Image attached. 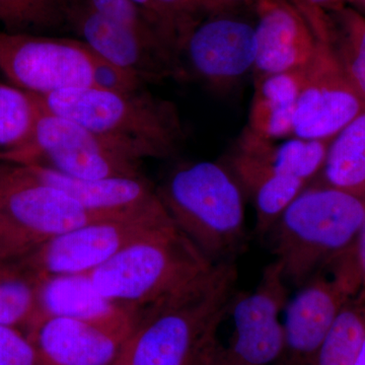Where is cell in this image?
<instances>
[{"label": "cell", "instance_id": "cell-16", "mask_svg": "<svg viewBox=\"0 0 365 365\" xmlns=\"http://www.w3.org/2000/svg\"><path fill=\"white\" fill-rule=\"evenodd\" d=\"M134 328L37 316L26 334L41 365H113Z\"/></svg>", "mask_w": 365, "mask_h": 365}, {"label": "cell", "instance_id": "cell-11", "mask_svg": "<svg viewBox=\"0 0 365 365\" xmlns=\"http://www.w3.org/2000/svg\"><path fill=\"white\" fill-rule=\"evenodd\" d=\"M169 223V215L86 223L46 242L18 265L38 277L90 274L132 242Z\"/></svg>", "mask_w": 365, "mask_h": 365}, {"label": "cell", "instance_id": "cell-15", "mask_svg": "<svg viewBox=\"0 0 365 365\" xmlns=\"http://www.w3.org/2000/svg\"><path fill=\"white\" fill-rule=\"evenodd\" d=\"M24 176L66 192L88 212L107 220L167 215L157 189L139 177L78 179L38 165H16Z\"/></svg>", "mask_w": 365, "mask_h": 365}, {"label": "cell", "instance_id": "cell-10", "mask_svg": "<svg viewBox=\"0 0 365 365\" xmlns=\"http://www.w3.org/2000/svg\"><path fill=\"white\" fill-rule=\"evenodd\" d=\"M287 302V282L274 260L253 292L235 294L230 312L234 334L227 347L220 346L212 365H276L284 346L279 317Z\"/></svg>", "mask_w": 365, "mask_h": 365}, {"label": "cell", "instance_id": "cell-33", "mask_svg": "<svg viewBox=\"0 0 365 365\" xmlns=\"http://www.w3.org/2000/svg\"><path fill=\"white\" fill-rule=\"evenodd\" d=\"M350 267L356 276L360 295L365 297V215L352 246L345 251Z\"/></svg>", "mask_w": 365, "mask_h": 365}, {"label": "cell", "instance_id": "cell-21", "mask_svg": "<svg viewBox=\"0 0 365 365\" xmlns=\"http://www.w3.org/2000/svg\"><path fill=\"white\" fill-rule=\"evenodd\" d=\"M331 140L290 137L283 143L261 138L242 129L235 143L273 165L285 176L312 184L323 169Z\"/></svg>", "mask_w": 365, "mask_h": 365}, {"label": "cell", "instance_id": "cell-19", "mask_svg": "<svg viewBox=\"0 0 365 365\" xmlns=\"http://www.w3.org/2000/svg\"><path fill=\"white\" fill-rule=\"evenodd\" d=\"M223 163L253 201L255 230L259 237L267 235L283 211L309 186L302 180L281 174L273 165L235 143Z\"/></svg>", "mask_w": 365, "mask_h": 365}, {"label": "cell", "instance_id": "cell-24", "mask_svg": "<svg viewBox=\"0 0 365 365\" xmlns=\"http://www.w3.org/2000/svg\"><path fill=\"white\" fill-rule=\"evenodd\" d=\"M329 16L331 48L365 104V16L348 6Z\"/></svg>", "mask_w": 365, "mask_h": 365}, {"label": "cell", "instance_id": "cell-14", "mask_svg": "<svg viewBox=\"0 0 365 365\" xmlns=\"http://www.w3.org/2000/svg\"><path fill=\"white\" fill-rule=\"evenodd\" d=\"M69 30L100 56L135 73L143 83L182 81L179 64L129 29L98 13L86 0H68Z\"/></svg>", "mask_w": 365, "mask_h": 365}, {"label": "cell", "instance_id": "cell-12", "mask_svg": "<svg viewBox=\"0 0 365 365\" xmlns=\"http://www.w3.org/2000/svg\"><path fill=\"white\" fill-rule=\"evenodd\" d=\"M365 109L329 44L319 42L304 69L294 121V136L332 140Z\"/></svg>", "mask_w": 365, "mask_h": 365}, {"label": "cell", "instance_id": "cell-13", "mask_svg": "<svg viewBox=\"0 0 365 365\" xmlns=\"http://www.w3.org/2000/svg\"><path fill=\"white\" fill-rule=\"evenodd\" d=\"M319 271L300 285L285 307L284 346L276 365H309L346 302L357 297L342 274Z\"/></svg>", "mask_w": 365, "mask_h": 365}, {"label": "cell", "instance_id": "cell-5", "mask_svg": "<svg viewBox=\"0 0 365 365\" xmlns=\"http://www.w3.org/2000/svg\"><path fill=\"white\" fill-rule=\"evenodd\" d=\"M213 265L173 222L151 230L88 275L108 299L140 311Z\"/></svg>", "mask_w": 365, "mask_h": 365}, {"label": "cell", "instance_id": "cell-34", "mask_svg": "<svg viewBox=\"0 0 365 365\" xmlns=\"http://www.w3.org/2000/svg\"><path fill=\"white\" fill-rule=\"evenodd\" d=\"M314 6L327 14L335 13L346 6L347 0H311Z\"/></svg>", "mask_w": 365, "mask_h": 365}, {"label": "cell", "instance_id": "cell-7", "mask_svg": "<svg viewBox=\"0 0 365 365\" xmlns=\"http://www.w3.org/2000/svg\"><path fill=\"white\" fill-rule=\"evenodd\" d=\"M222 7L204 14L180 44L182 81L195 78L216 93H227L249 74L256 60V24Z\"/></svg>", "mask_w": 365, "mask_h": 365}, {"label": "cell", "instance_id": "cell-8", "mask_svg": "<svg viewBox=\"0 0 365 365\" xmlns=\"http://www.w3.org/2000/svg\"><path fill=\"white\" fill-rule=\"evenodd\" d=\"M140 163V158L114 141L73 120L41 109L33 143L16 165H42L88 180L139 177Z\"/></svg>", "mask_w": 365, "mask_h": 365}, {"label": "cell", "instance_id": "cell-35", "mask_svg": "<svg viewBox=\"0 0 365 365\" xmlns=\"http://www.w3.org/2000/svg\"><path fill=\"white\" fill-rule=\"evenodd\" d=\"M132 1H134L136 4H138V6H140L141 9H143V11L150 16L151 20L155 21V25L158 26V29H160V32L163 34V38L165 39V35H163L162 26H160V20H158L157 11H155V4H153V0H132ZM165 41H167V39H165Z\"/></svg>", "mask_w": 365, "mask_h": 365}, {"label": "cell", "instance_id": "cell-29", "mask_svg": "<svg viewBox=\"0 0 365 365\" xmlns=\"http://www.w3.org/2000/svg\"><path fill=\"white\" fill-rule=\"evenodd\" d=\"M98 13L136 34L146 43L177 57L168 45L158 26L150 16L132 0H86ZM180 67V66H179Z\"/></svg>", "mask_w": 365, "mask_h": 365}, {"label": "cell", "instance_id": "cell-9", "mask_svg": "<svg viewBox=\"0 0 365 365\" xmlns=\"http://www.w3.org/2000/svg\"><path fill=\"white\" fill-rule=\"evenodd\" d=\"M0 71L33 95L90 88L93 51L81 40L0 30Z\"/></svg>", "mask_w": 365, "mask_h": 365}, {"label": "cell", "instance_id": "cell-39", "mask_svg": "<svg viewBox=\"0 0 365 365\" xmlns=\"http://www.w3.org/2000/svg\"><path fill=\"white\" fill-rule=\"evenodd\" d=\"M347 2H350V4L359 6L360 9H364L365 11V0H347Z\"/></svg>", "mask_w": 365, "mask_h": 365}, {"label": "cell", "instance_id": "cell-37", "mask_svg": "<svg viewBox=\"0 0 365 365\" xmlns=\"http://www.w3.org/2000/svg\"><path fill=\"white\" fill-rule=\"evenodd\" d=\"M354 365H365V334L364 339H362L361 345H360L359 351L357 353Z\"/></svg>", "mask_w": 365, "mask_h": 365}, {"label": "cell", "instance_id": "cell-3", "mask_svg": "<svg viewBox=\"0 0 365 365\" xmlns=\"http://www.w3.org/2000/svg\"><path fill=\"white\" fill-rule=\"evenodd\" d=\"M364 215V197L309 185L266 235L287 282L300 287L347 251Z\"/></svg>", "mask_w": 365, "mask_h": 365}, {"label": "cell", "instance_id": "cell-4", "mask_svg": "<svg viewBox=\"0 0 365 365\" xmlns=\"http://www.w3.org/2000/svg\"><path fill=\"white\" fill-rule=\"evenodd\" d=\"M157 191L178 230L213 264L234 261L244 248L245 193L225 163L182 165Z\"/></svg>", "mask_w": 365, "mask_h": 365}, {"label": "cell", "instance_id": "cell-26", "mask_svg": "<svg viewBox=\"0 0 365 365\" xmlns=\"http://www.w3.org/2000/svg\"><path fill=\"white\" fill-rule=\"evenodd\" d=\"M365 334V297L346 302L309 365H354Z\"/></svg>", "mask_w": 365, "mask_h": 365}, {"label": "cell", "instance_id": "cell-2", "mask_svg": "<svg viewBox=\"0 0 365 365\" xmlns=\"http://www.w3.org/2000/svg\"><path fill=\"white\" fill-rule=\"evenodd\" d=\"M33 96L44 111L78 122L141 160L172 157L186 137L176 104L144 88L114 93L90 86Z\"/></svg>", "mask_w": 365, "mask_h": 365}, {"label": "cell", "instance_id": "cell-17", "mask_svg": "<svg viewBox=\"0 0 365 365\" xmlns=\"http://www.w3.org/2000/svg\"><path fill=\"white\" fill-rule=\"evenodd\" d=\"M253 78L300 71L313 58L319 41L287 0H257Z\"/></svg>", "mask_w": 365, "mask_h": 365}, {"label": "cell", "instance_id": "cell-31", "mask_svg": "<svg viewBox=\"0 0 365 365\" xmlns=\"http://www.w3.org/2000/svg\"><path fill=\"white\" fill-rule=\"evenodd\" d=\"M0 365H41L35 346L20 329L0 326Z\"/></svg>", "mask_w": 365, "mask_h": 365}, {"label": "cell", "instance_id": "cell-38", "mask_svg": "<svg viewBox=\"0 0 365 365\" xmlns=\"http://www.w3.org/2000/svg\"><path fill=\"white\" fill-rule=\"evenodd\" d=\"M16 266L18 265H13V264L2 263V262H0V277L6 275L7 273L11 272Z\"/></svg>", "mask_w": 365, "mask_h": 365}, {"label": "cell", "instance_id": "cell-36", "mask_svg": "<svg viewBox=\"0 0 365 365\" xmlns=\"http://www.w3.org/2000/svg\"><path fill=\"white\" fill-rule=\"evenodd\" d=\"M218 6L225 7H253L257 0H212Z\"/></svg>", "mask_w": 365, "mask_h": 365}, {"label": "cell", "instance_id": "cell-32", "mask_svg": "<svg viewBox=\"0 0 365 365\" xmlns=\"http://www.w3.org/2000/svg\"><path fill=\"white\" fill-rule=\"evenodd\" d=\"M302 14L311 28L314 37L321 43L330 45L331 19L329 14L319 11L311 0H287Z\"/></svg>", "mask_w": 365, "mask_h": 365}, {"label": "cell", "instance_id": "cell-1", "mask_svg": "<svg viewBox=\"0 0 365 365\" xmlns=\"http://www.w3.org/2000/svg\"><path fill=\"white\" fill-rule=\"evenodd\" d=\"M235 261L207 272L139 311L113 365H212L217 332L235 297Z\"/></svg>", "mask_w": 365, "mask_h": 365}, {"label": "cell", "instance_id": "cell-28", "mask_svg": "<svg viewBox=\"0 0 365 365\" xmlns=\"http://www.w3.org/2000/svg\"><path fill=\"white\" fill-rule=\"evenodd\" d=\"M163 35L176 55L182 38L204 14L222 9L212 0H153Z\"/></svg>", "mask_w": 365, "mask_h": 365}, {"label": "cell", "instance_id": "cell-23", "mask_svg": "<svg viewBox=\"0 0 365 365\" xmlns=\"http://www.w3.org/2000/svg\"><path fill=\"white\" fill-rule=\"evenodd\" d=\"M41 108L32 95L0 83V160L18 163L35 136Z\"/></svg>", "mask_w": 365, "mask_h": 365}, {"label": "cell", "instance_id": "cell-20", "mask_svg": "<svg viewBox=\"0 0 365 365\" xmlns=\"http://www.w3.org/2000/svg\"><path fill=\"white\" fill-rule=\"evenodd\" d=\"M304 69L254 79L246 130L268 140L294 136V114Z\"/></svg>", "mask_w": 365, "mask_h": 365}, {"label": "cell", "instance_id": "cell-22", "mask_svg": "<svg viewBox=\"0 0 365 365\" xmlns=\"http://www.w3.org/2000/svg\"><path fill=\"white\" fill-rule=\"evenodd\" d=\"M319 184L365 198V109L334 136Z\"/></svg>", "mask_w": 365, "mask_h": 365}, {"label": "cell", "instance_id": "cell-27", "mask_svg": "<svg viewBox=\"0 0 365 365\" xmlns=\"http://www.w3.org/2000/svg\"><path fill=\"white\" fill-rule=\"evenodd\" d=\"M38 281L19 265L0 277V326H29L37 311Z\"/></svg>", "mask_w": 365, "mask_h": 365}, {"label": "cell", "instance_id": "cell-6", "mask_svg": "<svg viewBox=\"0 0 365 365\" xmlns=\"http://www.w3.org/2000/svg\"><path fill=\"white\" fill-rule=\"evenodd\" d=\"M93 215L66 192L0 168V262L18 265L54 237L86 223Z\"/></svg>", "mask_w": 365, "mask_h": 365}, {"label": "cell", "instance_id": "cell-30", "mask_svg": "<svg viewBox=\"0 0 365 365\" xmlns=\"http://www.w3.org/2000/svg\"><path fill=\"white\" fill-rule=\"evenodd\" d=\"M91 51L95 88L114 93H130L144 88L145 83H143L135 73L105 59L93 49Z\"/></svg>", "mask_w": 365, "mask_h": 365}, {"label": "cell", "instance_id": "cell-18", "mask_svg": "<svg viewBox=\"0 0 365 365\" xmlns=\"http://www.w3.org/2000/svg\"><path fill=\"white\" fill-rule=\"evenodd\" d=\"M37 316L133 328L139 311L108 299L95 287L88 274H62L39 277Z\"/></svg>", "mask_w": 365, "mask_h": 365}, {"label": "cell", "instance_id": "cell-25", "mask_svg": "<svg viewBox=\"0 0 365 365\" xmlns=\"http://www.w3.org/2000/svg\"><path fill=\"white\" fill-rule=\"evenodd\" d=\"M68 0H0V25L11 34L50 36L69 30Z\"/></svg>", "mask_w": 365, "mask_h": 365}]
</instances>
